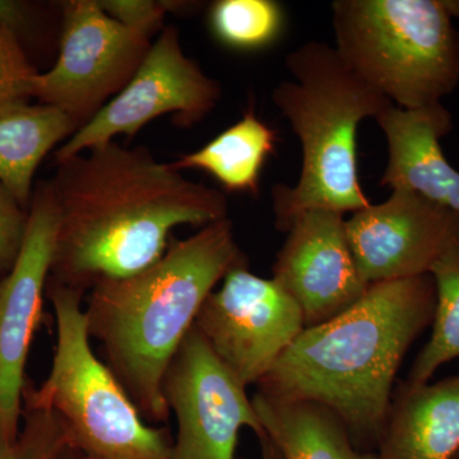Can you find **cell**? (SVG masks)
I'll list each match as a JSON object with an SVG mask.
<instances>
[{"label": "cell", "mask_w": 459, "mask_h": 459, "mask_svg": "<svg viewBox=\"0 0 459 459\" xmlns=\"http://www.w3.org/2000/svg\"><path fill=\"white\" fill-rule=\"evenodd\" d=\"M262 446V459H283L277 446L271 442L267 435L259 437Z\"/></svg>", "instance_id": "26"}, {"label": "cell", "mask_w": 459, "mask_h": 459, "mask_svg": "<svg viewBox=\"0 0 459 459\" xmlns=\"http://www.w3.org/2000/svg\"><path fill=\"white\" fill-rule=\"evenodd\" d=\"M376 120L388 146L380 186L409 190L459 213V172L440 147L452 128L449 111L442 104L419 108L391 105Z\"/></svg>", "instance_id": "14"}, {"label": "cell", "mask_w": 459, "mask_h": 459, "mask_svg": "<svg viewBox=\"0 0 459 459\" xmlns=\"http://www.w3.org/2000/svg\"><path fill=\"white\" fill-rule=\"evenodd\" d=\"M452 459H459V451L455 453V457H453Z\"/></svg>", "instance_id": "28"}, {"label": "cell", "mask_w": 459, "mask_h": 459, "mask_svg": "<svg viewBox=\"0 0 459 459\" xmlns=\"http://www.w3.org/2000/svg\"><path fill=\"white\" fill-rule=\"evenodd\" d=\"M246 389L193 325L162 380L178 421L171 459H234L241 428L265 435Z\"/></svg>", "instance_id": "10"}, {"label": "cell", "mask_w": 459, "mask_h": 459, "mask_svg": "<svg viewBox=\"0 0 459 459\" xmlns=\"http://www.w3.org/2000/svg\"><path fill=\"white\" fill-rule=\"evenodd\" d=\"M347 238L368 285L430 273L459 243V213L409 192L392 190L380 204L346 220Z\"/></svg>", "instance_id": "12"}, {"label": "cell", "mask_w": 459, "mask_h": 459, "mask_svg": "<svg viewBox=\"0 0 459 459\" xmlns=\"http://www.w3.org/2000/svg\"><path fill=\"white\" fill-rule=\"evenodd\" d=\"M29 210L0 183V276L16 263L25 238Z\"/></svg>", "instance_id": "23"}, {"label": "cell", "mask_w": 459, "mask_h": 459, "mask_svg": "<svg viewBox=\"0 0 459 459\" xmlns=\"http://www.w3.org/2000/svg\"><path fill=\"white\" fill-rule=\"evenodd\" d=\"M56 319L49 376L26 385L23 407L50 410L82 459H171L170 433L142 418L126 389L91 349L82 292L47 286Z\"/></svg>", "instance_id": "5"}, {"label": "cell", "mask_w": 459, "mask_h": 459, "mask_svg": "<svg viewBox=\"0 0 459 459\" xmlns=\"http://www.w3.org/2000/svg\"><path fill=\"white\" fill-rule=\"evenodd\" d=\"M152 38L117 22L96 0L63 3L59 56L32 78L30 96L59 108L80 129L131 82Z\"/></svg>", "instance_id": "7"}, {"label": "cell", "mask_w": 459, "mask_h": 459, "mask_svg": "<svg viewBox=\"0 0 459 459\" xmlns=\"http://www.w3.org/2000/svg\"><path fill=\"white\" fill-rule=\"evenodd\" d=\"M220 96L219 82L184 54L177 30L166 27L131 82L56 151V164L117 135L133 137L161 115L174 113L177 123L188 128L213 110Z\"/></svg>", "instance_id": "8"}, {"label": "cell", "mask_w": 459, "mask_h": 459, "mask_svg": "<svg viewBox=\"0 0 459 459\" xmlns=\"http://www.w3.org/2000/svg\"><path fill=\"white\" fill-rule=\"evenodd\" d=\"M437 291L433 333L410 371L407 382L424 385L437 368L459 358V243L430 271Z\"/></svg>", "instance_id": "19"}, {"label": "cell", "mask_w": 459, "mask_h": 459, "mask_svg": "<svg viewBox=\"0 0 459 459\" xmlns=\"http://www.w3.org/2000/svg\"><path fill=\"white\" fill-rule=\"evenodd\" d=\"M277 132L256 117L250 107L234 126L201 150L170 164L175 170L195 169L212 175L231 193L258 195L263 166L276 151Z\"/></svg>", "instance_id": "18"}, {"label": "cell", "mask_w": 459, "mask_h": 459, "mask_svg": "<svg viewBox=\"0 0 459 459\" xmlns=\"http://www.w3.org/2000/svg\"><path fill=\"white\" fill-rule=\"evenodd\" d=\"M452 16L451 3L437 0H337L334 49L398 108L440 104L459 81Z\"/></svg>", "instance_id": "6"}, {"label": "cell", "mask_w": 459, "mask_h": 459, "mask_svg": "<svg viewBox=\"0 0 459 459\" xmlns=\"http://www.w3.org/2000/svg\"><path fill=\"white\" fill-rule=\"evenodd\" d=\"M222 281L205 299L195 327L243 385H258L303 333V312L276 281L247 267Z\"/></svg>", "instance_id": "9"}, {"label": "cell", "mask_w": 459, "mask_h": 459, "mask_svg": "<svg viewBox=\"0 0 459 459\" xmlns=\"http://www.w3.org/2000/svg\"><path fill=\"white\" fill-rule=\"evenodd\" d=\"M49 183L57 231L48 283L82 294L159 261L178 226L228 217L222 192L186 179L143 146L92 148L59 162Z\"/></svg>", "instance_id": "1"}, {"label": "cell", "mask_w": 459, "mask_h": 459, "mask_svg": "<svg viewBox=\"0 0 459 459\" xmlns=\"http://www.w3.org/2000/svg\"><path fill=\"white\" fill-rule=\"evenodd\" d=\"M286 232L273 280L300 307L305 328L336 318L360 300L369 285L353 258L343 213L305 211Z\"/></svg>", "instance_id": "13"}, {"label": "cell", "mask_w": 459, "mask_h": 459, "mask_svg": "<svg viewBox=\"0 0 459 459\" xmlns=\"http://www.w3.org/2000/svg\"><path fill=\"white\" fill-rule=\"evenodd\" d=\"M78 126L59 108L26 100L0 104V183L29 210L35 172L56 144Z\"/></svg>", "instance_id": "17"}, {"label": "cell", "mask_w": 459, "mask_h": 459, "mask_svg": "<svg viewBox=\"0 0 459 459\" xmlns=\"http://www.w3.org/2000/svg\"><path fill=\"white\" fill-rule=\"evenodd\" d=\"M172 4L155 0H100L101 8L115 21L152 36L161 29L166 12L172 9Z\"/></svg>", "instance_id": "24"}, {"label": "cell", "mask_w": 459, "mask_h": 459, "mask_svg": "<svg viewBox=\"0 0 459 459\" xmlns=\"http://www.w3.org/2000/svg\"><path fill=\"white\" fill-rule=\"evenodd\" d=\"M285 65L292 80L277 84L272 100L300 141L303 165L295 186L272 189L280 231H287L305 211L344 214L369 207L359 178V124L394 105L331 45L307 42L286 56Z\"/></svg>", "instance_id": "4"}, {"label": "cell", "mask_w": 459, "mask_h": 459, "mask_svg": "<svg viewBox=\"0 0 459 459\" xmlns=\"http://www.w3.org/2000/svg\"><path fill=\"white\" fill-rule=\"evenodd\" d=\"M29 21V4L16 0H0V25L20 35ZM20 38V36H18Z\"/></svg>", "instance_id": "25"}, {"label": "cell", "mask_w": 459, "mask_h": 459, "mask_svg": "<svg viewBox=\"0 0 459 459\" xmlns=\"http://www.w3.org/2000/svg\"><path fill=\"white\" fill-rule=\"evenodd\" d=\"M36 74L20 38L0 25V104L31 98V82Z\"/></svg>", "instance_id": "22"}, {"label": "cell", "mask_w": 459, "mask_h": 459, "mask_svg": "<svg viewBox=\"0 0 459 459\" xmlns=\"http://www.w3.org/2000/svg\"><path fill=\"white\" fill-rule=\"evenodd\" d=\"M247 267L228 217L184 240L140 273L91 290L84 316L90 338L146 421L162 424L166 370L205 299L230 271Z\"/></svg>", "instance_id": "3"}, {"label": "cell", "mask_w": 459, "mask_h": 459, "mask_svg": "<svg viewBox=\"0 0 459 459\" xmlns=\"http://www.w3.org/2000/svg\"><path fill=\"white\" fill-rule=\"evenodd\" d=\"M252 403L283 459H377L374 453L358 451L342 420L323 404L261 391Z\"/></svg>", "instance_id": "16"}, {"label": "cell", "mask_w": 459, "mask_h": 459, "mask_svg": "<svg viewBox=\"0 0 459 459\" xmlns=\"http://www.w3.org/2000/svg\"><path fill=\"white\" fill-rule=\"evenodd\" d=\"M0 277H2V276H0Z\"/></svg>", "instance_id": "29"}, {"label": "cell", "mask_w": 459, "mask_h": 459, "mask_svg": "<svg viewBox=\"0 0 459 459\" xmlns=\"http://www.w3.org/2000/svg\"><path fill=\"white\" fill-rule=\"evenodd\" d=\"M377 459H452L459 451V376L402 383L377 440Z\"/></svg>", "instance_id": "15"}, {"label": "cell", "mask_w": 459, "mask_h": 459, "mask_svg": "<svg viewBox=\"0 0 459 459\" xmlns=\"http://www.w3.org/2000/svg\"><path fill=\"white\" fill-rule=\"evenodd\" d=\"M283 25V9L273 0H220L210 11L214 38L237 50H258L273 44Z\"/></svg>", "instance_id": "20"}, {"label": "cell", "mask_w": 459, "mask_h": 459, "mask_svg": "<svg viewBox=\"0 0 459 459\" xmlns=\"http://www.w3.org/2000/svg\"><path fill=\"white\" fill-rule=\"evenodd\" d=\"M69 448L65 424L53 411L23 407L17 435L0 422V459H62Z\"/></svg>", "instance_id": "21"}, {"label": "cell", "mask_w": 459, "mask_h": 459, "mask_svg": "<svg viewBox=\"0 0 459 459\" xmlns=\"http://www.w3.org/2000/svg\"><path fill=\"white\" fill-rule=\"evenodd\" d=\"M56 231V199L49 181H42L32 195L20 255L0 277V422L13 435L22 420L26 362L41 319Z\"/></svg>", "instance_id": "11"}, {"label": "cell", "mask_w": 459, "mask_h": 459, "mask_svg": "<svg viewBox=\"0 0 459 459\" xmlns=\"http://www.w3.org/2000/svg\"><path fill=\"white\" fill-rule=\"evenodd\" d=\"M62 459H82L80 457L77 452H74V449H66L65 455H63Z\"/></svg>", "instance_id": "27"}, {"label": "cell", "mask_w": 459, "mask_h": 459, "mask_svg": "<svg viewBox=\"0 0 459 459\" xmlns=\"http://www.w3.org/2000/svg\"><path fill=\"white\" fill-rule=\"evenodd\" d=\"M431 274L373 283L353 307L303 333L258 383L263 394L316 402L342 420L355 446L377 444L395 374L433 323Z\"/></svg>", "instance_id": "2"}]
</instances>
